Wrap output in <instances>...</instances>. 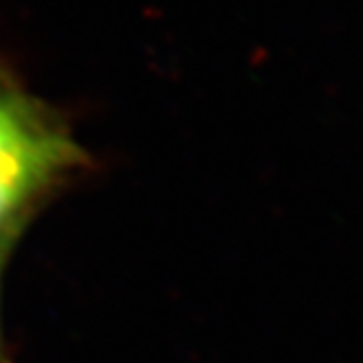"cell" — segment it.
I'll use <instances>...</instances> for the list:
<instances>
[{
    "label": "cell",
    "instance_id": "obj_1",
    "mask_svg": "<svg viewBox=\"0 0 363 363\" xmlns=\"http://www.w3.org/2000/svg\"><path fill=\"white\" fill-rule=\"evenodd\" d=\"M88 167L57 110L0 62V245H13L29 219Z\"/></svg>",
    "mask_w": 363,
    "mask_h": 363
},
{
    "label": "cell",
    "instance_id": "obj_2",
    "mask_svg": "<svg viewBox=\"0 0 363 363\" xmlns=\"http://www.w3.org/2000/svg\"><path fill=\"white\" fill-rule=\"evenodd\" d=\"M11 252V245H0V278H3V269L7 263V256ZM0 363H7L5 357V342H3V326H0Z\"/></svg>",
    "mask_w": 363,
    "mask_h": 363
}]
</instances>
